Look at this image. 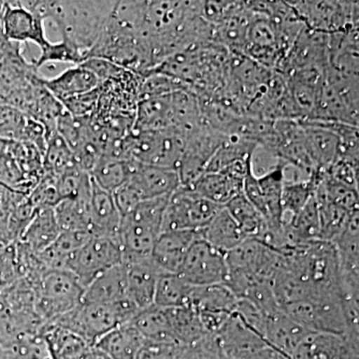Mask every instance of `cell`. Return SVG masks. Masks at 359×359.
Wrapping results in <instances>:
<instances>
[{"label": "cell", "instance_id": "45", "mask_svg": "<svg viewBox=\"0 0 359 359\" xmlns=\"http://www.w3.org/2000/svg\"><path fill=\"white\" fill-rule=\"evenodd\" d=\"M185 347L175 341L145 340L136 359H179Z\"/></svg>", "mask_w": 359, "mask_h": 359}, {"label": "cell", "instance_id": "2", "mask_svg": "<svg viewBox=\"0 0 359 359\" xmlns=\"http://www.w3.org/2000/svg\"><path fill=\"white\" fill-rule=\"evenodd\" d=\"M140 311L128 297L113 304H79L55 320V323L81 337L94 346L97 340L118 325L131 323Z\"/></svg>", "mask_w": 359, "mask_h": 359}, {"label": "cell", "instance_id": "26", "mask_svg": "<svg viewBox=\"0 0 359 359\" xmlns=\"http://www.w3.org/2000/svg\"><path fill=\"white\" fill-rule=\"evenodd\" d=\"M172 94L139 100L132 130L143 132L173 129Z\"/></svg>", "mask_w": 359, "mask_h": 359}, {"label": "cell", "instance_id": "21", "mask_svg": "<svg viewBox=\"0 0 359 359\" xmlns=\"http://www.w3.org/2000/svg\"><path fill=\"white\" fill-rule=\"evenodd\" d=\"M123 264L126 266L129 299L140 311L154 304L156 287L162 273L151 257Z\"/></svg>", "mask_w": 359, "mask_h": 359}, {"label": "cell", "instance_id": "37", "mask_svg": "<svg viewBox=\"0 0 359 359\" xmlns=\"http://www.w3.org/2000/svg\"><path fill=\"white\" fill-rule=\"evenodd\" d=\"M193 287L178 273H162L156 287L154 304L162 309L189 306Z\"/></svg>", "mask_w": 359, "mask_h": 359}, {"label": "cell", "instance_id": "51", "mask_svg": "<svg viewBox=\"0 0 359 359\" xmlns=\"http://www.w3.org/2000/svg\"><path fill=\"white\" fill-rule=\"evenodd\" d=\"M83 359H109L103 353L96 348V347L92 346L90 348L88 353L84 356Z\"/></svg>", "mask_w": 359, "mask_h": 359}, {"label": "cell", "instance_id": "50", "mask_svg": "<svg viewBox=\"0 0 359 359\" xmlns=\"http://www.w3.org/2000/svg\"><path fill=\"white\" fill-rule=\"evenodd\" d=\"M13 45V42L9 41V40L6 39V35H4V29H2L1 20H0V61L8 53Z\"/></svg>", "mask_w": 359, "mask_h": 359}, {"label": "cell", "instance_id": "38", "mask_svg": "<svg viewBox=\"0 0 359 359\" xmlns=\"http://www.w3.org/2000/svg\"><path fill=\"white\" fill-rule=\"evenodd\" d=\"M257 145L237 136H226L208 164L205 173L219 172L240 161L254 157Z\"/></svg>", "mask_w": 359, "mask_h": 359}, {"label": "cell", "instance_id": "20", "mask_svg": "<svg viewBox=\"0 0 359 359\" xmlns=\"http://www.w3.org/2000/svg\"><path fill=\"white\" fill-rule=\"evenodd\" d=\"M128 182L138 192L142 201L169 197L181 187L177 170L138 163H135Z\"/></svg>", "mask_w": 359, "mask_h": 359}, {"label": "cell", "instance_id": "43", "mask_svg": "<svg viewBox=\"0 0 359 359\" xmlns=\"http://www.w3.org/2000/svg\"><path fill=\"white\" fill-rule=\"evenodd\" d=\"M86 59L83 52L68 43L65 40L61 39L58 42H49L40 50L39 57L32 62L36 69L39 70L42 66L48 63H70L75 66L82 65Z\"/></svg>", "mask_w": 359, "mask_h": 359}, {"label": "cell", "instance_id": "1", "mask_svg": "<svg viewBox=\"0 0 359 359\" xmlns=\"http://www.w3.org/2000/svg\"><path fill=\"white\" fill-rule=\"evenodd\" d=\"M116 1H50L47 21L56 26L61 39L87 57L107 28Z\"/></svg>", "mask_w": 359, "mask_h": 359}, {"label": "cell", "instance_id": "6", "mask_svg": "<svg viewBox=\"0 0 359 359\" xmlns=\"http://www.w3.org/2000/svg\"><path fill=\"white\" fill-rule=\"evenodd\" d=\"M83 292L84 287L69 271L51 269L42 273L37 283L34 306L46 323L76 308Z\"/></svg>", "mask_w": 359, "mask_h": 359}, {"label": "cell", "instance_id": "14", "mask_svg": "<svg viewBox=\"0 0 359 359\" xmlns=\"http://www.w3.org/2000/svg\"><path fill=\"white\" fill-rule=\"evenodd\" d=\"M1 25L4 35L13 43L37 45L40 50L49 43L44 22L21 6L20 1H4Z\"/></svg>", "mask_w": 359, "mask_h": 359}, {"label": "cell", "instance_id": "3", "mask_svg": "<svg viewBox=\"0 0 359 359\" xmlns=\"http://www.w3.org/2000/svg\"><path fill=\"white\" fill-rule=\"evenodd\" d=\"M169 197L143 201L133 211L122 217L119 237L123 263L151 257L156 241L162 233L163 215Z\"/></svg>", "mask_w": 359, "mask_h": 359}, {"label": "cell", "instance_id": "42", "mask_svg": "<svg viewBox=\"0 0 359 359\" xmlns=\"http://www.w3.org/2000/svg\"><path fill=\"white\" fill-rule=\"evenodd\" d=\"M32 118L13 106L0 104V139L26 142Z\"/></svg>", "mask_w": 359, "mask_h": 359}, {"label": "cell", "instance_id": "49", "mask_svg": "<svg viewBox=\"0 0 359 359\" xmlns=\"http://www.w3.org/2000/svg\"><path fill=\"white\" fill-rule=\"evenodd\" d=\"M242 359H290L287 356L283 355V354L278 353L271 347L266 346L262 348L261 351H257V353L250 354Z\"/></svg>", "mask_w": 359, "mask_h": 359}, {"label": "cell", "instance_id": "40", "mask_svg": "<svg viewBox=\"0 0 359 359\" xmlns=\"http://www.w3.org/2000/svg\"><path fill=\"white\" fill-rule=\"evenodd\" d=\"M73 166L78 165L75 162L72 151L62 137L56 131L49 134L43 154L44 173L58 176Z\"/></svg>", "mask_w": 359, "mask_h": 359}, {"label": "cell", "instance_id": "10", "mask_svg": "<svg viewBox=\"0 0 359 359\" xmlns=\"http://www.w3.org/2000/svg\"><path fill=\"white\" fill-rule=\"evenodd\" d=\"M224 137L226 135L207 126L204 122L187 137L185 149L177 167L181 187L189 188L205 173L208 164Z\"/></svg>", "mask_w": 359, "mask_h": 359}, {"label": "cell", "instance_id": "32", "mask_svg": "<svg viewBox=\"0 0 359 359\" xmlns=\"http://www.w3.org/2000/svg\"><path fill=\"white\" fill-rule=\"evenodd\" d=\"M135 162L116 156L102 155L89 172L92 181L107 192H115L128 181Z\"/></svg>", "mask_w": 359, "mask_h": 359}, {"label": "cell", "instance_id": "12", "mask_svg": "<svg viewBox=\"0 0 359 359\" xmlns=\"http://www.w3.org/2000/svg\"><path fill=\"white\" fill-rule=\"evenodd\" d=\"M282 309L309 332L341 335L347 339L342 302L302 301L283 306Z\"/></svg>", "mask_w": 359, "mask_h": 359}, {"label": "cell", "instance_id": "9", "mask_svg": "<svg viewBox=\"0 0 359 359\" xmlns=\"http://www.w3.org/2000/svg\"><path fill=\"white\" fill-rule=\"evenodd\" d=\"M229 269L226 254L199 237L187 252L178 275L194 287L224 285Z\"/></svg>", "mask_w": 359, "mask_h": 359}, {"label": "cell", "instance_id": "16", "mask_svg": "<svg viewBox=\"0 0 359 359\" xmlns=\"http://www.w3.org/2000/svg\"><path fill=\"white\" fill-rule=\"evenodd\" d=\"M250 13L252 20L243 54L269 69L276 70L283 61V55L275 29L266 16Z\"/></svg>", "mask_w": 359, "mask_h": 359}, {"label": "cell", "instance_id": "15", "mask_svg": "<svg viewBox=\"0 0 359 359\" xmlns=\"http://www.w3.org/2000/svg\"><path fill=\"white\" fill-rule=\"evenodd\" d=\"M314 173L323 175L339 159L340 137L327 123L299 120Z\"/></svg>", "mask_w": 359, "mask_h": 359}, {"label": "cell", "instance_id": "7", "mask_svg": "<svg viewBox=\"0 0 359 359\" xmlns=\"http://www.w3.org/2000/svg\"><path fill=\"white\" fill-rule=\"evenodd\" d=\"M304 27L334 34L358 29V2L289 1Z\"/></svg>", "mask_w": 359, "mask_h": 359}, {"label": "cell", "instance_id": "36", "mask_svg": "<svg viewBox=\"0 0 359 359\" xmlns=\"http://www.w3.org/2000/svg\"><path fill=\"white\" fill-rule=\"evenodd\" d=\"M131 323L145 340L177 342L172 334L166 311L155 304L141 309Z\"/></svg>", "mask_w": 359, "mask_h": 359}, {"label": "cell", "instance_id": "17", "mask_svg": "<svg viewBox=\"0 0 359 359\" xmlns=\"http://www.w3.org/2000/svg\"><path fill=\"white\" fill-rule=\"evenodd\" d=\"M290 359H358V344L341 335L309 332Z\"/></svg>", "mask_w": 359, "mask_h": 359}, {"label": "cell", "instance_id": "5", "mask_svg": "<svg viewBox=\"0 0 359 359\" xmlns=\"http://www.w3.org/2000/svg\"><path fill=\"white\" fill-rule=\"evenodd\" d=\"M122 263L119 233L92 235L81 248L68 257L65 271L72 273L85 290L96 276Z\"/></svg>", "mask_w": 359, "mask_h": 359}, {"label": "cell", "instance_id": "25", "mask_svg": "<svg viewBox=\"0 0 359 359\" xmlns=\"http://www.w3.org/2000/svg\"><path fill=\"white\" fill-rule=\"evenodd\" d=\"M91 178L80 190L76 197L59 201L53 208L61 231H91L90 196Z\"/></svg>", "mask_w": 359, "mask_h": 359}, {"label": "cell", "instance_id": "24", "mask_svg": "<svg viewBox=\"0 0 359 359\" xmlns=\"http://www.w3.org/2000/svg\"><path fill=\"white\" fill-rule=\"evenodd\" d=\"M42 83L60 102L92 91L101 85L98 78L82 65L68 68L53 78L43 77Z\"/></svg>", "mask_w": 359, "mask_h": 359}, {"label": "cell", "instance_id": "39", "mask_svg": "<svg viewBox=\"0 0 359 359\" xmlns=\"http://www.w3.org/2000/svg\"><path fill=\"white\" fill-rule=\"evenodd\" d=\"M316 180L311 177L306 181L283 183L282 193L283 226H287L292 219L304 209L313 195Z\"/></svg>", "mask_w": 359, "mask_h": 359}, {"label": "cell", "instance_id": "29", "mask_svg": "<svg viewBox=\"0 0 359 359\" xmlns=\"http://www.w3.org/2000/svg\"><path fill=\"white\" fill-rule=\"evenodd\" d=\"M144 341L140 332L128 323L102 335L93 346L109 359H136Z\"/></svg>", "mask_w": 359, "mask_h": 359}, {"label": "cell", "instance_id": "22", "mask_svg": "<svg viewBox=\"0 0 359 359\" xmlns=\"http://www.w3.org/2000/svg\"><path fill=\"white\" fill-rule=\"evenodd\" d=\"M309 332H311L302 327L282 309L266 318L263 339L269 347L290 358Z\"/></svg>", "mask_w": 359, "mask_h": 359}, {"label": "cell", "instance_id": "47", "mask_svg": "<svg viewBox=\"0 0 359 359\" xmlns=\"http://www.w3.org/2000/svg\"><path fill=\"white\" fill-rule=\"evenodd\" d=\"M321 176H327L344 185L358 190V165L339 159Z\"/></svg>", "mask_w": 359, "mask_h": 359}, {"label": "cell", "instance_id": "33", "mask_svg": "<svg viewBox=\"0 0 359 359\" xmlns=\"http://www.w3.org/2000/svg\"><path fill=\"white\" fill-rule=\"evenodd\" d=\"M238 299L224 285L193 287L189 306L198 313H233Z\"/></svg>", "mask_w": 359, "mask_h": 359}, {"label": "cell", "instance_id": "8", "mask_svg": "<svg viewBox=\"0 0 359 359\" xmlns=\"http://www.w3.org/2000/svg\"><path fill=\"white\" fill-rule=\"evenodd\" d=\"M221 208L190 189L180 187L168 200L163 215L162 231H202Z\"/></svg>", "mask_w": 359, "mask_h": 359}, {"label": "cell", "instance_id": "23", "mask_svg": "<svg viewBox=\"0 0 359 359\" xmlns=\"http://www.w3.org/2000/svg\"><path fill=\"white\" fill-rule=\"evenodd\" d=\"M127 297L126 266L122 263L96 276L85 287L81 302L113 304Z\"/></svg>", "mask_w": 359, "mask_h": 359}, {"label": "cell", "instance_id": "44", "mask_svg": "<svg viewBox=\"0 0 359 359\" xmlns=\"http://www.w3.org/2000/svg\"><path fill=\"white\" fill-rule=\"evenodd\" d=\"M180 90H191L190 87L182 83L179 80L162 74V73L151 72L143 77L139 93V100L169 95Z\"/></svg>", "mask_w": 359, "mask_h": 359}, {"label": "cell", "instance_id": "52", "mask_svg": "<svg viewBox=\"0 0 359 359\" xmlns=\"http://www.w3.org/2000/svg\"><path fill=\"white\" fill-rule=\"evenodd\" d=\"M4 1H0V20H1L2 13H4Z\"/></svg>", "mask_w": 359, "mask_h": 359}, {"label": "cell", "instance_id": "30", "mask_svg": "<svg viewBox=\"0 0 359 359\" xmlns=\"http://www.w3.org/2000/svg\"><path fill=\"white\" fill-rule=\"evenodd\" d=\"M60 233L53 208H43L36 210L20 238L30 252L39 255L48 249Z\"/></svg>", "mask_w": 359, "mask_h": 359}, {"label": "cell", "instance_id": "13", "mask_svg": "<svg viewBox=\"0 0 359 359\" xmlns=\"http://www.w3.org/2000/svg\"><path fill=\"white\" fill-rule=\"evenodd\" d=\"M252 158L233 163L222 171L205 173L188 189L200 197L224 207L243 194L245 175L254 165Z\"/></svg>", "mask_w": 359, "mask_h": 359}, {"label": "cell", "instance_id": "27", "mask_svg": "<svg viewBox=\"0 0 359 359\" xmlns=\"http://www.w3.org/2000/svg\"><path fill=\"white\" fill-rule=\"evenodd\" d=\"M51 359H83L92 346L79 335L66 328L46 323L40 327Z\"/></svg>", "mask_w": 359, "mask_h": 359}, {"label": "cell", "instance_id": "31", "mask_svg": "<svg viewBox=\"0 0 359 359\" xmlns=\"http://www.w3.org/2000/svg\"><path fill=\"white\" fill-rule=\"evenodd\" d=\"M200 233L205 242L226 255L248 238L224 207Z\"/></svg>", "mask_w": 359, "mask_h": 359}, {"label": "cell", "instance_id": "41", "mask_svg": "<svg viewBox=\"0 0 359 359\" xmlns=\"http://www.w3.org/2000/svg\"><path fill=\"white\" fill-rule=\"evenodd\" d=\"M316 203L320 212V241L334 243L341 235L342 231L346 230L349 219L356 212L346 211L339 205L325 201H316Z\"/></svg>", "mask_w": 359, "mask_h": 359}, {"label": "cell", "instance_id": "18", "mask_svg": "<svg viewBox=\"0 0 359 359\" xmlns=\"http://www.w3.org/2000/svg\"><path fill=\"white\" fill-rule=\"evenodd\" d=\"M228 359H242L269 346L261 335L250 330L236 313L231 314L221 330L214 334Z\"/></svg>", "mask_w": 359, "mask_h": 359}, {"label": "cell", "instance_id": "34", "mask_svg": "<svg viewBox=\"0 0 359 359\" xmlns=\"http://www.w3.org/2000/svg\"><path fill=\"white\" fill-rule=\"evenodd\" d=\"M174 339L185 346L201 341L207 334L203 327L199 313L191 306L165 309Z\"/></svg>", "mask_w": 359, "mask_h": 359}, {"label": "cell", "instance_id": "35", "mask_svg": "<svg viewBox=\"0 0 359 359\" xmlns=\"http://www.w3.org/2000/svg\"><path fill=\"white\" fill-rule=\"evenodd\" d=\"M226 211L231 215L238 228L248 238L261 240L266 231V224L261 212L257 211L244 194L237 196L226 205Z\"/></svg>", "mask_w": 359, "mask_h": 359}, {"label": "cell", "instance_id": "4", "mask_svg": "<svg viewBox=\"0 0 359 359\" xmlns=\"http://www.w3.org/2000/svg\"><path fill=\"white\" fill-rule=\"evenodd\" d=\"M187 137L175 129L131 132L122 141L124 159L150 166L177 170Z\"/></svg>", "mask_w": 359, "mask_h": 359}, {"label": "cell", "instance_id": "19", "mask_svg": "<svg viewBox=\"0 0 359 359\" xmlns=\"http://www.w3.org/2000/svg\"><path fill=\"white\" fill-rule=\"evenodd\" d=\"M197 231H162L156 241L151 259L162 273H179L187 252L199 237Z\"/></svg>", "mask_w": 359, "mask_h": 359}, {"label": "cell", "instance_id": "28", "mask_svg": "<svg viewBox=\"0 0 359 359\" xmlns=\"http://www.w3.org/2000/svg\"><path fill=\"white\" fill-rule=\"evenodd\" d=\"M91 182L90 219L92 235H118L121 224V215L116 207L112 193L97 186L92 179Z\"/></svg>", "mask_w": 359, "mask_h": 359}, {"label": "cell", "instance_id": "11", "mask_svg": "<svg viewBox=\"0 0 359 359\" xmlns=\"http://www.w3.org/2000/svg\"><path fill=\"white\" fill-rule=\"evenodd\" d=\"M229 271L271 282L280 268L282 254L257 238H245L226 255Z\"/></svg>", "mask_w": 359, "mask_h": 359}, {"label": "cell", "instance_id": "48", "mask_svg": "<svg viewBox=\"0 0 359 359\" xmlns=\"http://www.w3.org/2000/svg\"><path fill=\"white\" fill-rule=\"evenodd\" d=\"M80 65L91 71L98 78L100 84L117 79L126 71L124 68L101 58H88Z\"/></svg>", "mask_w": 359, "mask_h": 359}, {"label": "cell", "instance_id": "46", "mask_svg": "<svg viewBox=\"0 0 359 359\" xmlns=\"http://www.w3.org/2000/svg\"><path fill=\"white\" fill-rule=\"evenodd\" d=\"M100 94L101 85L98 88L87 92V93L66 99L61 104L65 109L74 117H88L95 112Z\"/></svg>", "mask_w": 359, "mask_h": 359}]
</instances>
